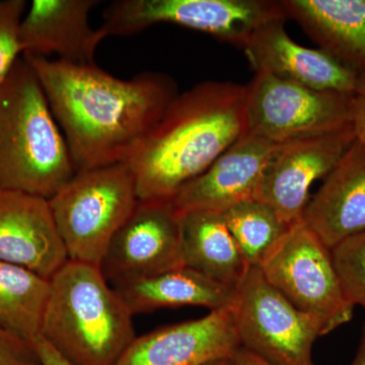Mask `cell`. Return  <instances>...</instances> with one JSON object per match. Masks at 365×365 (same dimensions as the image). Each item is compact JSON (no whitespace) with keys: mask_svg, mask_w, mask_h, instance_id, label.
I'll list each match as a JSON object with an SVG mask.
<instances>
[{"mask_svg":"<svg viewBox=\"0 0 365 365\" xmlns=\"http://www.w3.org/2000/svg\"><path fill=\"white\" fill-rule=\"evenodd\" d=\"M181 222L185 267L237 289L250 266L230 234L222 213L189 211L181 213Z\"/></svg>","mask_w":365,"mask_h":365,"instance_id":"20","label":"cell"},{"mask_svg":"<svg viewBox=\"0 0 365 365\" xmlns=\"http://www.w3.org/2000/svg\"><path fill=\"white\" fill-rule=\"evenodd\" d=\"M230 311L241 347L273 365H314L323 327L285 299L260 269L250 267Z\"/></svg>","mask_w":365,"mask_h":365,"instance_id":"8","label":"cell"},{"mask_svg":"<svg viewBox=\"0 0 365 365\" xmlns=\"http://www.w3.org/2000/svg\"><path fill=\"white\" fill-rule=\"evenodd\" d=\"M98 0H34L21 26L23 55L58 56L78 66L96 64L98 46L108 37L102 28L90 25Z\"/></svg>","mask_w":365,"mask_h":365,"instance_id":"16","label":"cell"},{"mask_svg":"<svg viewBox=\"0 0 365 365\" xmlns=\"http://www.w3.org/2000/svg\"><path fill=\"white\" fill-rule=\"evenodd\" d=\"M302 220L329 249L365 232V143L355 140L307 203Z\"/></svg>","mask_w":365,"mask_h":365,"instance_id":"17","label":"cell"},{"mask_svg":"<svg viewBox=\"0 0 365 365\" xmlns=\"http://www.w3.org/2000/svg\"><path fill=\"white\" fill-rule=\"evenodd\" d=\"M0 365H42L33 343L0 330Z\"/></svg>","mask_w":365,"mask_h":365,"instance_id":"25","label":"cell"},{"mask_svg":"<svg viewBox=\"0 0 365 365\" xmlns=\"http://www.w3.org/2000/svg\"><path fill=\"white\" fill-rule=\"evenodd\" d=\"M49 280L0 262V330L33 343L42 335Z\"/></svg>","mask_w":365,"mask_h":365,"instance_id":"21","label":"cell"},{"mask_svg":"<svg viewBox=\"0 0 365 365\" xmlns=\"http://www.w3.org/2000/svg\"><path fill=\"white\" fill-rule=\"evenodd\" d=\"M204 365H234L232 359H223L215 360V361L208 362Z\"/></svg>","mask_w":365,"mask_h":365,"instance_id":"30","label":"cell"},{"mask_svg":"<svg viewBox=\"0 0 365 365\" xmlns=\"http://www.w3.org/2000/svg\"><path fill=\"white\" fill-rule=\"evenodd\" d=\"M249 132L245 86L204 81L179 93L126 163L139 200H170Z\"/></svg>","mask_w":365,"mask_h":365,"instance_id":"2","label":"cell"},{"mask_svg":"<svg viewBox=\"0 0 365 365\" xmlns=\"http://www.w3.org/2000/svg\"><path fill=\"white\" fill-rule=\"evenodd\" d=\"M259 269L285 299L316 319L325 335L351 321L354 306L341 285L332 252L302 218Z\"/></svg>","mask_w":365,"mask_h":365,"instance_id":"7","label":"cell"},{"mask_svg":"<svg viewBox=\"0 0 365 365\" xmlns=\"http://www.w3.org/2000/svg\"><path fill=\"white\" fill-rule=\"evenodd\" d=\"M276 145L250 131L170 200L180 213H223L237 204L257 199L264 170Z\"/></svg>","mask_w":365,"mask_h":365,"instance_id":"13","label":"cell"},{"mask_svg":"<svg viewBox=\"0 0 365 365\" xmlns=\"http://www.w3.org/2000/svg\"><path fill=\"white\" fill-rule=\"evenodd\" d=\"M74 174L39 78L21 56L0 83V192L49 200Z\"/></svg>","mask_w":365,"mask_h":365,"instance_id":"3","label":"cell"},{"mask_svg":"<svg viewBox=\"0 0 365 365\" xmlns=\"http://www.w3.org/2000/svg\"><path fill=\"white\" fill-rule=\"evenodd\" d=\"M101 28L109 36H128L157 24H175L209 34L244 49L263 26L287 20L272 0H115Z\"/></svg>","mask_w":365,"mask_h":365,"instance_id":"6","label":"cell"},{"mask_svg":"<svg viewBox=\"0 0 365 365\" xmlns=\"http://www.w3.org/2000/svg\"><path fill=\"white\" fill-rule=\"evenodd\" d=\"M246 88L250 131L281 144L351 125L353 93L317 91L255 71Z\"/></svg>","mask_w":365,"mask_h":365,"instance_id":"9","label":"cell"},{"mask_svg":"<svg viewBox=\"0 0 365 365\" xmlns=\"http://www.w3.org/2000/svg\"><path fill=\"white\" fill-rule=\"evenodd\" d=\"M68 261L48 200L0 192V262L50 280Z\"/></svg>","mask_w":365,"mask_h":365,"instance_id":"15","label":"cell"},{"mask_svg":"<svg viewBox=\"0 0 365 365\" xmlns=\"http://www.w3.org/2000/svg\"><path fill=\"white\" fill-rule=\"evenodd\" d=\"M25 0H0V83L23 56L21 26Z\"/></svg>","mask_w":365,"mask_h":365,"instance_id":"24","label":"cell"},{"mask_svg":"<svg viewBox=\"0 0 365 365\" xmlns=\"http://www.w3.org/2000/svg\"><path fill=\"white\" fill-rule=\"evenodd\" d=\"M232 360L234 365H273L244 347H240L235 352Z\"/></svg>","mask_w":365,"mask_h":365,"instance_id":"28","label":"cell"},{"mask_svg":"<svg viewBox=\"0 0 365 365\" xmlns=\"http://www.w3.org/2000/svg\"><path fill=\"white\" fill-rule=\"evenodd\" d=\"M42 337L73 365H116L135 339L131 312L98 266L68 260L52 276Z\"/></svg>","mask_w":365,"mask_h":365,"instance_id":"4","label":"cell"},{"mask_svg":"<svg viewBox=\"0 0 365 365\" xmlns=\"http://www.w3.org/2000/svg\"><path fill=\"white\" fill-rule=\"evenodd\" d=\"M230 234L250 267L260 268L292 225L267 203L244 201L222 213Z\"/></svg>","mask_w":365,"mask_h":365,"instance_id":"22","label":"cell"},{"mask_svg":"<svg viewBox=\"0 0 365 365\" xmlns=\"http://www.w3.org/2000/svg\"><path fill=\"white\" fill-rule=\"evenodd\" d=\"M241 347L230 309L162 327L132 341L116 365H204Z\"/></svg>","mask_w":365,"mask_h":365,"instance_id":"12","label":"cell"},{"mask_svg":"<svg viewBox=\"0 0 365 365\" xmlns=\"http://www.w3.org/2000/svg\"><path fill=\"white\" fill-rule=\"evenodd\" d=\"M98 267L112 287L184 267L181 213L172 200H138Z\"/></svg>","mask_w":365,"mask_h":365,"instance_id":"10","label":"cell"},{"mask_svg":"<svg viewBox=\"0 0 365 365\" xmlns=\"http://www.w3.org/2000/svg\"><path fill=\"white\" fill-rule=\"evenodd\" d=\"M351 126L356 140L365 143V71L361 72L359 88L353 93Z\"/></svg>","mask_w":365,"mask_h":365,"instance_id":"26","label":"cell"},{"mask_svg":"<svg viewBox=\"0 0 365 365\" xmlns=\"http://www.w3.org/2000/svg\"><path fill=\"white\" fill-rule=\"evenodd\" d=\"M346 297L365 309V232L331 250Z\"/></svg>","mask_w":365,"mask_h":365,"instance_id":"23","label":"cell"},{"mask_svg":"<svg viewBox=\"0 0 365 365\" xmlns=\"http://www.w3.org/2000/svg\"><path fill=\"white\" fill-rule=\"evenodd\" d=\"M138 200L135 177L126 163L76 172L48 200L68 260L98 267Z\"/></svg>","mask_w":365,"mask_h":365,"instance_id":"5","label":"cell"},{"mask_svg":"<svg viewBox=\"0 0 365 365\" xmlns=\"http://www.w3.org/2000/svg\"><path fill=\"white\" fill-rule=\"evenodd\" d=\"M285 21L263 26L244 48L255 71L268 72L313 90L354 93L361 72L323 50L294 42L285 31Z\"/></svg>","mask_w":365,"mask_h":365,"instance_id":"14","label":"cell"},{"mask_svg":"<svg viewBox=\"0 0 365 365\" xmlns=\"http://www.w3.org/2000/svg\"><path fill=\"white\" fill-rule=\"evenodd\" d=\"M281 4L319 49L365 71V0H283Z\"/></svg>","mask_w":365,"mask_h":365,"instance_id":"18","label":"cell"},{"mask_svg":"<svg viewBox=\"0 0 365 365\" xmlns=\"http://www.w3.org/2000/svg\"><path fill=\"white\" fill-rule=\"evenodd\" d=\"M23 56L39 78L76 173L128 163L179 95L160 72L121 79L97 64Z\"/></svg>","mask_w":365,"mask_h":365,"instance_id":"1","label":"cell"},{"mask_svg":"<svg viewBox=\"0 0 365 365\" xmlns=\"http://www.w3.org/2000/svg\"><path fill=\"white\" fill-rule=\"evenodd\" d=\"M33 344L39 354L42 365H73L60 355L42 336L34 341Z\"/></svg>","mask_w":365,"mask_h":365,"instance_id":"27","label":"cell"},{"mask_svg":"<svg viewBox=\"0 0 365 365\" xmlns=\"http://www.w3.org/2000/svg\"><path fill=\"white\" fill-rule=\"evenodd\" d=\"M355 140L350 125L339 131L277 144L264 170L257 199L289 225L302 220L312 185L328 176Z\"/></svg>","mask_w":365,"mask_h":365,"instance_id":"11","label":"cell"},{"mask_svg":"<svg viewBox=\"0 0 365 365\" xmlns=\"http://www.w3.org/2000/svg\"><path fill=\"white\" fill-rule=\"evenodd\" d=\"M351 365H365V329L359 351H357L356 357L353 360Z\"/></svg>","mask_w":365,"mask_h":365,"instance_id":"29","label":"cell"},{"mask_svg":"<svg viewBox=\"0 0 365 365\" xmlns=\"http://www.w3.org/2000/svg\"><path fill=\"white\" fill-rule=\"evenodd\" d=\"M112 287L132 314L165 307H203L210 312L232 309L235 297V289L185 266Z\"/></svg>","mask_w":365,"mask_h":365,"instance_id":"19","label":"cell"}]
</instances>
